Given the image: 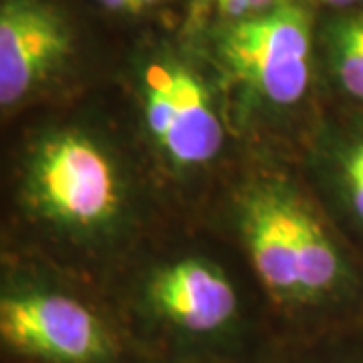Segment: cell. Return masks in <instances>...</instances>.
I'll return each mask as SVG.
<instances>
[{
	"instance_id": "6da1fadb",
	"label": "cell",
	"mask_w": 363,
	"mask_h": 363,
	"mask_svg": "<svg viewBox=\"0 0 363 363\" xmlns=\"http://www.w3.org/2000/svg\"><path fill=\"white\" fill-rule=\"evenodd\" d=\"M233 226L281 345L363 327V255L285 174H250Z\"/></svg>"
},
{
	"instance_id": "7a4b0ae2",
	"label": "cell",
	"mask_w": 363,
	"mask_h": 363,
	"mask_svg": "<svg viewBox=\"0 0 363 363\" xmlns=\"http://www.w3.org/2000/svg\"><path fill=\"white\" fill-rule=\"evenodd\" d=\"M13 206L40 247L77 264H101L135 240L143 182L121 143L89 117L51 119L14 157Z\"/></svg>"
},
{
	"instance_id": "3957f363",
	"label": "cell",
	"mask_w": 363,
	"mask_h": 363,
	"mask_svg": "<svg viewBox=\"0 0 363 363\" xmlns=\"http://www.w3.org/2000/svg\"><path fill=\"white\" fill-rule=\"evenodd\" d=\"M107 301L140 357L274 363L281 351L269 313L204 255L160 260Z\"/></svg>"
},
{
	"instance_id": "277c9868",
	"label": "cell",
	"mask_w": 363,
	"mask_h": 363,
	"mask_svg": "<svg viewBox=\"0 0 363 363\" xmlns=\"http://www.w3.org/2000/svg\"><path fill=\"white\" fill-rule=\"evenodd\" d=\"M0 351L6 363H138L140 353L107 298L59 274L4 267Z\"/></svg>"
},
{
	"instance_id": "5b68a950",
	"label": "cell",
	"mask_w": 363,
	"mask_h": 363,
	"mask_svg": "<svg viewBox=\"0 0 363 363\" xmlns=\"http://www.w3.org/2000/svg\"><path fill=\"white\" fill-rule=\"evenodd\" d=\"M208 51L242 121L283 119L305 104L317 57V25L305 0L212 25Z\"/></svg>"
},
{
	"instance_id": "8992f818",
	"label": "cell",
	"mask_w": 363,
	"mask_h": 363,
	"mask_svg": "<svg viewBox=\"0 0 363 363\" xmlns=\"http://www.w3.org/2000/svg\"><path fill=\"white\" fill-rule=\"evenodd\" d=\"M133 95L145 142L176 178L212 168L226 147L228 123L214 85L182 52L152 49L135 61Z\"/></svg>"
},
{
	"instance_id": "52a82bcc",
	"label": "cell",
	"mask_w": 363,
	"mask_h": 363,
	"mask_svg": "<svg viewBox=\"0 0 363 363\" xmlns=\"http://www.w3.org/2000/svg\"><path fill=\"white\" fill-rule=\"evenodd\" d=\"M75 30L55 0H0V109L13 116L71 67Z\"/></svg>"
},
{
	"instance_id": "ba28073f",
	"label": "cell",
	"mask_w": 363,
	"mask_h": 363,
	"mask_svg": "<svg viewBox=\"0 0 363 363\" xmlns=\"http://www.w3.org/2000/svg\"><path fill=\"white\" fill-rule=\"evenodd\" d=\"M309 168L327 214L363 255V107L347 105L317 125Z\"/></svg>"
},
{
	"instance_id": "9c48e42d",
	"label": "cell",
	"mask_w": 363,
	"mask_h": 363,
	"mask_svg": "<svg viewBox=\"0 0 363 363\" xmlns=\"http://www.w3.org/2000/svg\"><path fill=\"white\" fill-rule=\"evenodd\" d=\"M325 81L351 107H363V9L329 11L317 23Z\"/></svg>"
},
{
	"instance_id": "30bf717a",
	"label": "cell",
	"mask_w": 363,
	"mask_h": 363,
	"mask_svg": "<svg viewBox=\"0 0 363 363\" xmlns=\"http://www.w3.org/2000/svg\"><path fill=\"white\" fill-rule=\"evenodd\" d=\"M274 363H363V327L281 345Z\"/></svg>"
},
{
	"instance_id": "8fae6325",
	"label": "cell",
	"mask_w": 363,
	"mask_h": 363,
	"mask_svg": "<svg viewBox=\"0 0 363 363\" xmlns=\"http://www.w3.org/2000/svg\"><path fill=\"white\" fill-rule=\"evenodd\" d=\"M157 2L160 0H97V4L105 11L119 14H142L154 9Z\"/></svg>"
},
{
	"instance_id": "7c38bea8",
	"label": "cell",
	"mask_w": 363,
	"mask_h": 363,
	"mask_svg": "<svg viewBox=\"0 0 363 363\" xmlns=\"http://www.w3.org/2000/svg\"><path fill=\"white\" fill-rule=\"evenodd\" d=\"M327 11H351V9H363V0H321Z\"/></svg>"
},
{
	"instance_id": "4fadbf2b",
	"label": "cell",
	"mask_w": 363,
	"mask_h": 363,
	"mask_svg": "<svg viewBox=\"0 0 363 363\" xmlns=\"http://www.w3.org/2000/svg\"><path fill=\"white\" fill-rule=\"evenodd\" d=\"M138 363H216V362H186V359H157V357H140Z\"/></svg>"
},
{
	"instance_id": "5bb4252c",
	"label": "cell",
	"mask_w": 363,
	"mask_h": 363,
	"mask_svg": "<svg viewBox=\"0 0 363 363\" xmlns=\"http://www.w3.org/2000/svg\"><path fill=\"white\" fill-rule=\"evenodd\" d=\"M210 2H212V0H192V13H194L196 18L206 11V6Z\"/></svg>"
}]
</instances>
